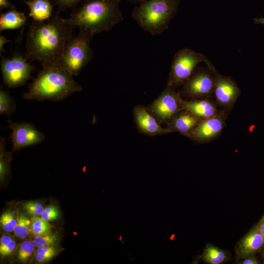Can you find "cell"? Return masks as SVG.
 <instances>
[{"label":"cell","mask_w":264,"mask_h":264,"mask_svg":"<svg viewBox=\"0 0 264 264\" xmlns=\"http://www.w3.org/2000/svg\"><path fill=\"white\" fill-rule=\"evenodd\" d=\"M17 222L13 230L15 235L20 238H26L31 231V219L23 214L17 217Z\"/></svg>","instance_id":"ffe728a7"},{"label":"cell","mask_w":264,"mask_h":264,"mask_svg":"<svg viewBox=\"0 0 264 264\" xmlns=\"http://www.w3.org/2000/svg\"><path fill=\"white\" fill-rule=\"evenodd\" d=\"M190 112L186 111L179 114L173 123L174 128L183 134L191 133L200 121Z\"/></svg>","instance_id":"ac0fdd59"},{"label":"cell","mask_w":264,"mask_h":264,"mask_svg":"<svg viewBox=\"0 0 264 264\" xmlns=\"http://www.w3.org/2000/svg\"><path fill=\"white\" fill-rule=\"evenodd\" d=\"M178 5V0H144L133 8L131 15L143 30L158 35L168 28Z\"/></svg>","instance_id":"277c9868"},{"label":"cell","mask_w":264,"mask_h":264,"mask_svg":"<svg viewBox=\"0 0 264 264\" xmlns=\"http://www.w3.org/2000/svg\"><path fill=\"white\" fill-rule=\"evenodd\" d=\"M17 219L10 212H5L0 219V225L3 230L10 232L14 230L17 224Z\"/></svg>","instance_id":"484cf974"},{"label":"cell","mask_w":264,"mask_h":264,"mask_svg":"<svg viewBox=\"0 0 264 264\" xmlns=\"http://www.w3.org/2000/svg\"><path fill=\"white\" fill-rule=\"evenodd\" d=\"M33 242L29 240L23 241L20 244L18 252V259L22 262H26L31 256L35 248Z\"/></svg>","instance_id":"d4e9b609"},{"label":"cell","mask_w":264,"mask_h":264,"mask_svg":"<svg viewBox=\"0 0 264 264\" xmlns=\"http://www.w3.org/2000/svg\"><path fill=\"white\" fill-rule=\"evenodd\" d=\"M202 259L208 264H220L225 261L227 257L222 250L211 244H207L204 249Z\"/></svg>","instance_id":"d6986e66"},{"label":"cell","mask_w":264,"mask_h":264,"mask_svg":"<svg viewBox=\"0 0 264 264\" xmlns=\"http://www.w3.org/2000/svg\"><path fill=\"white\" fill-rule=\"evenodd\" d=\"M181 109L201 120L212 117L217 114L216 107L207 100L187 101L181 99Z\"/></svg>","instance_id":"9a60e30c"},{"label":"cell","mask_w":264,"mask_h":264,"mask_svg":"<svg viewBox=\"0 0 264 264\" xmlns=\"http://www.w3.org/2000/svg\"><path fill=\"white\" fill-rule=\"evenodd\" d=\"M254 22L256 23L264 24V17L259 18H255Z\"/></svg>","instance_id":"8d00e7d4"},{"label":"cell","mask_w":264,"mask_h":264,"mask_svg":"<svg viewBox=\"0 0 264 264\" xmlns=\"http://www.w3.org/2000/svg\"><path fill=\"white\" fill-rule=\"evenodd\" d=\"M23 208L28 214L33 217L41 216L44 209V207L42 203L34 201H30L24 203L23 205Z\"/></svg>","instance_id":"4316f807"},{"label":"cell","mask_w":264,"mask_h":264,"mask_svg":"<svg viewBox=\"0 0 264 264\" xmlns=\"http://www.w3.org/2000/svg\"><path fill=\"white\" fill-rule=\"evenodd\" d=\"M51 228L48 221L41 217L33 216L31 219V232L35 235L51 232Z\"/></svg>","instance_id":"44dd1931"},{"label":"cell","mask_w":264,"mask_h":264,"mask_svg":"<svg viewBox=\"0 0 264 264\" xmlns=\"http://www.w3.org/2000/svg\"><path fill=\"white\" fill-rule=\"evenodd\" d=\"M224 120L218 115L200 121L191 132V136L198 142L207 141L217 136L224 126Z\"/></svg>","instance_id":"7c38bea8"},{"label":"cell","mask_w":264,"mask_h":264,"mask_svg":"<svg viewBox=\"0 0 264 264\" xmlns=\"http://www.w3.org/2000/svg\"></svg>","instance_id":"ab89813d"},{"label":"cell","mask_w":264,"mask_h":264,"mask_svg":"<svg viewBox=\"0 0 264 264\" xmlns=\"http://www.w3.org/2000/svg\"><path fill=\"white\" fill-rule=\"evenodd\" d=\"M216 78L208 71L200 69L185 82V92L192 96H202L214 91Z\"/></svg>","instance_id":"30bf717a"},{"label":"cell","mask_w":264,"mask_h":264,"mask_svg":"<svg viewBox=\"0 0 264 264\" xmlns=\"http://www.w3.org/2000/svg\"><path fill=\"white\" fill-rule=\"evenodd\" d=\"M9 127L12 132L10 138L13 151L39 144L45 140L44 135L31 123H14L10 120Z\"/></svg>","instance_id":"ba28073f"},{"label":"cell","mask_w":264,"mask_h":264,"mask_svg":"<svg viewBox=\"0 0 264 264\" xmlns=\"http://www.w3.org/2000/svg\"><path fill=\"white\" fill-rule=\"evenodd\" d=\"M93 35L87 30L80 29L77 35L72 36L66 44L59 66L73 76L78 75L92 59L90 44Z\"/></svg>","instance_id":"5b68a950"},{"label":"cell","mask_w":264,"mask_h":264,"mask_svg":"<svg viewBox=\"0 0 264 264\" xmlns=\"http://www.w3.org/2000/svg\"><path fill=\"white\" fill-rule=\"evenodd\" d=\"M60 10H66L67 9L73 8L77 5L82 0H52Z\"/></svg>","instance_id":"f1b7e54d"},{"label":"cell","mask_w":264,"mask_h":264,"mask_svg":"<svg viewBox=\"0 0 264 264\" xmlns=\"http://www.w3.org/2000/svg\"><path fill=\"white\" fill-rule=\"evenodd\" d=\"M134 114L138 128L146 134L155 135L171 132L170 130L164 129L159 125L155 119L143 107H136L134 110Z\"/></svg>","instance_id":"5bb4252c"},{"label":"cell","mask_w":264,"mask_h":264,"mask_svg":"<svg viewBox=\"0 0 264 264\" xmlns=\"http://www.w3.org/2000/svg\"><path fill=\"white\" fill-rule=\"evenodd\" d=\"M24 56L15 54L5 58L1 56L0 69L3 82L9 88L22 86L31 77L34 66Z\"/></svg>","instance_id":"52a82bcc"},{"label":"cell","mask_w":264,"mask_h":264,"mask_svg":"<svg viewBox=\"0 0 264 264\" xmlns=\"http://www.w3.org/2000/svg\"><path fill=\"white\" fill-rule=\"evenodd\" d=\"M119 2L112 0H87L72 12L69 18L64 19L72 28L87 30L93 35L107 31L124 20Z\"/></svg>","instance_id":"7a4b0ae2"},{"label":"cell","mask_w":264,"mask_h":264,"mask_svg":"<svg viewBox=\"0 0 264 264\" xmlns=\"http://www.w3.org/2000/svg\"><path fill=\"white\" fill-rule=\"evenodd\" d=\"M73 75L59 66L43 68L23 98L38 101H60L82 90Z\"/></svg>","instance_id":"3957f363"},{"label":"cell","mask_w":264,"mask_h":264,"mask_svg":"<svg viewBox=\"0 0 264 264\" xmlns=\"http://www.w3.org/2000/svg\"><path fill=\"white\" fill-rule=\"evenodd\" d=\"M12 238L8 235H4L0 240V249L2 248L8 242L12 240Z\"/></svg>","instance_id":"836d02e7"},{"label":"cell","mask_w":264,"mask_h":264,"mask_svg":"<svg viewBox=\"0 0 264 264\" xmlns=\"http://www.w3.org/2000/svg\"><path fill=\"white\" fill-rule=\"evenodd\" d=\"M16 247V242L12 239L8 242L2 248L0 249V253L2 256L9 255Z\"/></svg>","instance_id":"f546056e"},{"label":"cell","mask_w":264,"mask_h":264,"mask_svg":"<svg viewBox=\"0 0 264 264\" xmlns=\"http://www.w3.org/2000/svg\"><path fill=\"white\" fill-rule=\"evenodd\" d=\"M60 217L59 211L53 205H49L44 208L41 217L47 221L57 220Z\"/></svg>","instance_id":"83f0119b"},{"label":"cell","mask_w":264,"mask_h":264,"mask_svg":"<svg viewBox=\"0 0 264 264\" xmlns=\"http://www.w3.org/2000/svg\"><path fill=\"white\" fill-rule=\"evenodd\" d=\"M26 19L24 12H19L15 8L1 13L0 30L20 28L25 24Z\"/></svg>","instance_id":"e0dca14e"},{"label":"cell","mask_w":264,"mask_h":264,"mask_svg":"<svg viewBox=\"0 0 264 264\" xmlns=\"http://www.w3.org/2000/svg\"><path fill=\"white\" fill-rule=\"evenodd\" d=\"M258 262L257 260L254 258L253 257H252L251 256H250L249 257H247L245 258H244V260L241 262L239 264H258Z\"/></svg>","instance_id":"d6a6232c"},{"label":"cell","mask_w":264,"mask_h":264,"mask_svg":"<svg viewBox=\"0 0 264 264\" xmlns=\"http://www.w3.org/2000/svg\"><path fill=\"white\" fill-rule=\"evenodd\" d=\"M56 254L57 251L49 252L37 253L36 255V260L40 263L44 262L50 260Z\"/></svg>","instance_id":"4dcf8cb0"},{"label":"cell","mask_w":264,"mask_h":264,"mask_svg":"<svg viewBox=\"0 0 264 264\" xmlns=\"http://www.w3.org/2000/svg\"><path fill=\"white\" fill-rule=\"evenodd\" d=\"M202 62L209 68L212 65L203 54L187 48L179 50L172 60L168 86L174 88L185 83L197 66Z\"/></svg>","instance_id":"8992f818"},{"label":"cell","mask_w":264,"mask_h":264,"mask_svg":"<svg viewBox=\"0 0 264 264\" xmlns=\"http://www.w3.org/2000/svg\"><path fill=\"white\" fill-rule=\"evenodd\" d=\"M181 99L173 88L168 86L153 103L152 110L160 120H168L181 109Z\"/></svg>","instance_id":"9c48e42d"},{"label":"cell","mask_w":264,"mask_h":264,"mask_svg":"<svg viewBox=\"0 0 264 264\" xmlns=\"http://www.w3.org/2000/svg\"><path fill=\"white\" fill-rule=\"evenodd\" d=\"M256 228L264 238V222L262 220Z\"/></svg>","instance_id":"d590c367"},{"label":"cell","mask_w":264,"mask_h":264,"mask_svg":"<svg viewBox=\"0 0 264 264\" xmlns=\"http://www.w3.org/2000/svg\"><path fill=\"white\" fill-rule=\"evenodd\" d=\"M5 8L13 9H15V7L13 4L10 2L9 0H0V10Z\"/></svg>","instance_id":"1f68e13d"},{"label":"cell","mask_w":264,"mask_h":264,"mask_svg":"<svg viewBox=\"0 0 264 264\" xmlns=\"http://www.w3.org/2000/svg\"><path fill=\"white\" fill-rule=\"evenodd\" d=\"M5 139L1 137L0 139V177L1 180H4L9 172V161L11 156V153L5 151Z\"/></svg>","instance_id":"7402d4cb"},{"label":"cell","mask_w":264,"mask_h":264,"mask_svg":"<svg viewBox=\"0 0 264 264\" xmlns=\"http://www.w3.org/2000/svg\"><path fill=\"white\" fill-rule=\"evenodd\" d=\"M262 220L264 222V218L262 219Z\"/></svg>","instance_id":"f35d334b"},{"label":"cell","mask_w":264,"mask_h":264,"mask_svg":"<svg viewBox=\"0 0 264 264\" xmlns=\"http://www.w3.org/2000/svg\"><path fill=\"white\" fill-rule=\"evenodd\" d=\"M58 239V236L56 234L49 232L35 235L32 242L35 247L39 248L45 246H52L57 242Z\"/></svg>","instance_id":"cb8c5ba5"},{"label":"cell","mask_w":264,"mask_h":264,"mask_svg":"<svg viewBox=\"0 0 264 264\" xmlns=\"http://www.w3.org/2000/svg\"><path fill=\"white\" fill-rule=\"evenodd\" d=\"M15 104L12 98L4 90H0V114L9 115L14 110Z\"/></svg>","instance_id":"603a6c76"},{"label":"cell","mask_w":264,"mask_h":264,"mask_svg":"<svg viewBox=\"0 0 264 264\" xmlns=\"http://www.w3.org/2000/svg\"><path fill=\"white\" fill-rule=\"evenodd\" d=\"M211 70L215 75L214 92L217 102L226 107L232 105L240 93V89L237 84L229 77L218 74L214 66Z\"/></svg>","instance_id":"8fae6325"},{"label":"cell","mask_w":264,"mask_h":264,"mask_svg":"<svg viewBox=\"0 0 264 264\" xmlns=\"http://www.w3.org/2000/svg\"><path fill=\"white\" fill-rule=\"evenodd\" d=\"M264 238L257 228L250 230L237 243V255L241 259L251 256L264 244Z\"/></svg>","instance_id":"4fadbf2b"},{"label":"cell","mask_w":264,"mask_h":264,"mask_svg":"<svg viewBox=\"0 0 264 264\" xmlns=\"http://www.w3.org/2000/svg\"><path fill=\"white\" fill-rule=\"evenodd\" d=\"M9 42H10V41L9 40H7L4 36H0V52L1 51L5 52L3 46L6 43Z\"/></svg>","instance_id":"e575fe53"},{"label":"cell","mask_w":264,"mask_h":264,"mask_svg":"<svg viewBox=\"0 0 264 264\" xmlns=\"http://www.w3.org/2000/svg\"><path fill=\"white\" fill-rule=\"evenodd\" d=\"M72 36V27L59 12L46 21H33L27 31L24 56L38 61L42 68L59 66L66 44Z\"/></svg>","instance_id":"6da1fadb"},{"label":"cell","mask_w":264,"mask_h":264,"mask_svg":"<svg viewBox=\"0 0 264 264\" xmlns=\"http://www.w3.org/2000/svg\"><path fill=\"white\" fill-rule=\"evenodd\" d=\"M29 7V16L34 21L42 22L49 19L53 15V6L49 0H22Z\"/></svg>","instance_id":"2e32d148"},{"label":"cell","mask_w":264,"mask_h":264,"mask_svg":"<svg viewBox=\"0 0 264 264\" xmlns=\"http://www.w3.org/2000/svg\"><path fill=\"white\" fill-rule=\"evenodd\" d=\"M115 0V1H120L121 0ZM127 0L130 2H141L142 1H143V0Z\"/></svg>","instance_id":"74e56055"}]
</instances>
